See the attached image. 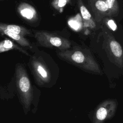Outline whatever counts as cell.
Here are the masks:
<instances>
[{
    "label": "cell",
    "instance_id": "6da1fadb",
    "mask_svg": "<svg viewBox=\"0 0 123 123\" xmlns=\"http://www.w3.org/2000/svg\"><path fill=\"white\" fill-rule=\"evenodd\" d=\"M56 54L60 59L84 70L100 72L98 63L87 49L75 46L66 50H56Z\"/></svg>",
    "mask_w": 123,
    "mask_h": 123
},
{
    "label": "cell",
    "instance_id": "7a4b0ae2",
    "mask_svg": "<svg viewBox=\"0 0 123 123\" xmlns=\"http://www.w3.org/2000/svg\"><path fill=\"white\" fill-rule=\"evenodd\" d=\"M34 37L38 46L58 50H66L71 48L70 40L55 33L45 30H32Z\"/></svg>",
    "mask_w": 123,
    "mask_h": 123
},
{
    "label": "cell",
    "instance_id": "3957f363",
    "mask_svg": "<svg viewBox=\"0 0 123 123\" xmlns=\"http://www.w3.org/2000/svg\"><path fill=\"white\" fill-rule=\"evenodd\" d=\"M35 52L30 56L28 65L37 78L46 81L49 79L50 75L49 65L46 62L48 54L39 50Z\"/></svg>",
    "mask_w": 123,
    "mask_h": 123
},
{
    "label": "cell",
    "instance_id": "277c9868",
    "mask_svg": "<svg viewBox=\"0 0 123 123\" xmlns=\"http://www.w3.org/2000/svg\"><path fill=\"white\" fill-rule=\"evenodd\" d=\"M17 12L21 18L31 23H35L38 21V14L36 9L28 3L23 2L17 7Z\"/></svg>",
    "mask_w": 123,
    "mask_h": 123
},
{
    "label": "cell",
    "instance_id": "5b68a950",
    "mask_svg": "<svg viewBox=\"0 0 123 123\" xmlns=\"http://www.w3.org/2000/svg\"><path fill=\"white\" fill-rule=\"evenodd\" d=\"M104 45L106 50L116 62H123V52L122 47L117 41L107 34L104 35Z\"/></svg>",
    "mask_w": 123,
    "mask_h": 123
},
{
    "label": "cell",
    "instance_id": "8992f818",
    "mask_svg": "<svg viewBox=\"0 0 123 123\" xmlns=\"http://www.w3.org/2000/svg\"><path fill=\"white\" fill-rule=\"evenodd\" d=\"M88 3L97 22H100L106 16H109V11L105 0H88Z\"/></svg>",
    "mask_w": 123,
    "mask_h": 123
},
{
    "label": "cell",
    "instance_id": "52a82bcc",
    "mask_svg": "<svg viewBox=\"0 0 123 123\" xmlns=\"http://www.w3.org/2000/svg\"><path fill=\"white\" fill-rule=\"evenodd\" d=\"M78 6L81 15L83 24L85 27L94 29L96 27V23L89 11L84 4L82 0H77Z\"/></svg>",
    "mask_w": 123,
    "mask_h": 123
},
{
    "label": "cell",
    "instance_id": "ba28073f",
    "mask_svg": "<svg viewBox=\"0 0 123 123\" xmlns=\"http://www.w3.org/2000/svg\"><path fill=\"white\" fill-rule=\"evenodd\" d=\"M0 33L1 36H6L11 38L12 40L16 41L20 46L23 47H26L32 50L34 48L32 44L25 37L19 34L12 33L6 29L0 27Z\"/></svg>",
    "mask_w": 123,
    "mask_h": 123
},
{
    "label": "cell",
    "instance_id": "9c48e42d",
    "mask_svg": "<svg viewBox=\"0 0 123 123\" xmlns=\"http://www.w3.org/2000/svg\"><path fill=\"white\" fill-rule=\"evenodd\" d=\"M0 27L4 28L12 33L19 34L24 37L27 36H34L32 30L21 25L0 23Z\"/></svg>",
    "mask_w": 123,
    "mask_h": 123
},
{
    "label": "cell",
    "instance_id": "30bf717a",
    "mask_svg": "<svg viewBox=\"0 0 123 123\" xmlns=\"http://www.w3.org/2000/svg\"><path fill=\"white\" fill-rule=\"evenodd\" d=\"M11 50H17L26 56H30L29 53L24 48L15 44L12 40L5 38L0 43V53H3Z\"/></svg>",
    "mask_w": 123,
    "mask_h": 123
},
{
    "label": "cell",
    "instance_id": "8fae6325",
    "mask_svg": "<svg viewBox=\"0 0 123 123\" xmlns=\"http://www.w3.org/2000/svg\"><path fill=\"white\" fill-rule=\"evenodd\" d=\"M71 0H52L51 6L60 13L62 12L64 8L69 3Z\"/></svg>",
    "mask_w": 123,
    "mask_h": 123
},
{
    "label": "cell",
    "instance_id": "7c38bea8",
    "mask_svg": "<svg viewBox=\"0 0 123 123\" xmlns=\"http://www.w3.org/2000/svg\"><path fill=\"white\" fill-rule=\"evenodd\" d=\"M109 11V16L115 15L118 12V4L117 0H105Z\"/></svg>",
    "mask_w": 123,
    "mask_h": 123
},
{
    "label": "cell",
    "instance_id": "4fadbf2b",
    "mask_svg": "<svg viewBox=\"0 0 123 123\" xmlns=\"http://www.w3.org/2000/svg\"><path fill=\"white\" fill-rule=\"evenodd\" d=\"M107 111L106 109L103 107H101L97 111L96 117L98 120L102 121L105 119L107 116Z\"/></svg>",
    "mask_w": 123,
    "mask_h": 123
},
{
    "label": "cell",
    "instance_id": "5bb4252c",
    "mask_svg": "<svg viewBox=\"0 0 123 123\" xmlns=\"http://www.w3.org/2000/svg\"><path fill=\"white\" fill-rule=\"evenodd\" d=\"M106 24L108 27L112 31L116 30L117 28V25L114 21L112 19H108L106 20Z\"/></svg>",
    "mask_w": 123,
    "mask_h": 123
},
{
    "label": "cell",
    "instance_id": "9a60e30c",
    "mask_svg": "<svg viewBox=\"0 0 123 123\" xmlns=\"http://www.w3.org/2000/svg\"><path fill=\"white\" fill-rule=\"evenodd\" d=\"M1 1H2V0H0Z\"/></svg>",
    "mask_w": 123,
    "mask_h": 123
}]
</instances>
